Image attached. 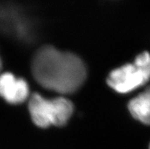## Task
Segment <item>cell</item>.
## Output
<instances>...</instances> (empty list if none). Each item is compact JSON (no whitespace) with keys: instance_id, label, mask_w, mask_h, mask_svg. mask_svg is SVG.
<instances>
[{"instance_id":"1","label":"cell","mask_w":150,"mask_h":149,"mask_svg":"<svg viewBox=\"0 0 150 149\" xmlns=\"http://www.w3.org/2000/svg\"><path fill=\"white\" fill-rule=\"evenodd\" d=\"M32 72L42 87L64 95L77 91L86 78V66L81 59L50 46L36 53Z\"/></svg>"},{"instance_id":"2","label":"cell","mask_w":150,"mask_h":149,"mask_svg":"<svg viewBox=\"0 0 150 149\" xmlns=\"http://www.w3.org/2000/svg\"><path fill=\"white\" fill-rule=\"evenodd\" d=\"M28 108L33 122L41 128H47L51 125L63 126L73 112V106L68 99L57 97L47 100L38 94L31 96Z\"/></svg>"},{"instance_id":"3","label":"cell","mask_w":150,"mask_h":149,"mask_svg":"<svg viewBox=\"0 0 150 149\" xmlns=\"http://www.w3.org/2000/svg\"><path fill=\"white\" fill-rule=\"evenodd\" d=\"M149 79L150 53L143 52L137 56L133 63L112 71L107 81L114 91L126 94L144 85Z\"/></svg>"},{"instance_id":"4","label":"cell","mask_w":150,"mask_h":149,"mask_svg":"<svg viewBox=\"0 0 150 149\" xmlns=\"http://www.w3.org/2000/svg\"><path fill=\"white\" fill-rule=\"evenodd\" d=\"M28 95V85L25 80L16 78L9 72L0 76V96L8 103L21 104Z\"/></svg>"},{"instance_id":"5","label":"cell","mask_w":150,"mask_h":149,"mask_svg":"<svg viewBox=\"0 0 150 149\" xmlns=\"http://www.w3.org/2000/svg\"><path fill=\"white\" fill-rule=\"evenodd\" d=\"M16 12L18 11L10 8L0 9V28L15 34V36L20 38H28L30 30L28 23Z\"/></svg>"},{"instance_id":"6","label":"cell","mask_w":150,"mask_h":149,"mask_svg":"<svg viewBox=\"0 0 150 149\" xmlns=\"http://www.w3.org/2000/svg\"><path fill=\"white\" fill-rule=\"evenodd\" d=\"M128 108L134 118L150 126V87L132 99Z\"/></svg>"},{"instance_id":"7","label":"cell","mask_w":150,"mask_h":149,"mask_svg":"<svg viewBox=\"0 0 150 149\" xmlns=\"http://www.w3.org/2000/svg\"><path fill=\"white\" fill-rule=\"evenodd\" d=\"M1 66H2V63H1V60H0V69H1Z\"/></svg>"},{"instance_id":"8","label":"cell","mask_w":150,"mask_h":149,"mask_svg":"<svg viewBox=\"0 0 150 149\" xmlns=\"http://www.w3.org/2000/svg\"><path fill=\"white\" fill-rule=\"evenodd\" d=\"M149 149H150V147H149Z\"/></svg>"}]
</instances>
